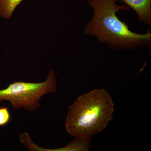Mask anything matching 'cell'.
Instances as JSON below:
<instances>
[{
	"mask_svg": "<svg viewBox=\"0 0 151 151\" xmlns=\"http://www.w3.org/2000/svg\"><path fill=\"white\" fill-rule=\"evenodd\" d=\"M23 0H0V17L9 19L16 8Z\"/></svg>",
	"mask_w": 151,
	"mask_h": 151,
	"instance_id": "8992f818",
	"label": "cell"
},
{
	"mask_svg": "<svg viewBox=\"0 0 151 151\" xmlns=\"http://www.w3.org/2000/svg\"><path fill=\"white\" fill-rule=\"evenodd\" d=\"M67 146L58 149V151H86L89 150L91 142V137H78Z\"/></svg>",
	"mask_w": 151,
	"mask_h": 151,
	"instance_id": "5b68a950",
	"label": "cell"
},
{
	"mask_svg": "<svg viewBox=\"0 0 151 151\" xmlns=\"http://www.w3.org/2000/svg\"><path fill=\"white\" fill-rule=\"evenodd\" d=\"M126 4L137 14L139 21L151 24V0H116Z\"/></svg>",
	"mask_w": 151,
	"mask_h": 151,
	"instance_id": "277c9868",
	"label": "cell"
},
{
	"mask_svg": "<svg viewBox=\"0 0 151 151\" xmlns=\"http://www.w3.org/2000/svg\"><path fill=\"white\" fill-rule=\"evenodd\" d=\"M116 0H87L94 11L91 20L85 25L86 35L95 37L113 50H133L150 47L151 32L144 34L130 30L129 26L117 16L120 10L129 11L126 5H119Z\"/></svg>",
	"mask_w": 151,
	"mask_h": 151,
	"instance_id": "6da1fadb",
	"label": "cell"
},
{
	"mask_svg": "<svg viewBox=\"0 0 151 151\" xmlns=\"http://www.w3.org/2000/svg\"><path fill=\"white\" fill-rule=\"evenodd\" d=\"M11 115L7 106L0 107V127H4L11 121Z\"/></svg>",
	"mask_w": 151,
	"mask_h": 151,
	"instance_id": "52a82bcc",
	"label": "cell"
},
{
	"mask_svg": "<svg viewBox=\"0 0 151 151\" xmlns=\"http://www.w3.org/2000/svg\"><path fill=\"white\" fill-rule=\"evenodd\" d=\"M56 76L52 69L43 82L14 81L5 89H0V104L8 101L14 109L23 108L32 112L40 107V100L42 96L56 92Z\"/></svg>",
	"mask_w": 151,
	"mask_h": 151,
	"instance_id": "3957f363",
	"label": "cell"
},
{
	"mask_svg": "<svg viewBox=\"0 0 151 151\" xmlns=\"http://www.w3.org/2000/svg\"><path fill=\"white\" fill-rule=\"evenodd\" d=\"M114 105L105 89L81 95L68 108L65 128L74 137H92L105 130L113 118Z\"/></svg>",
	"mask_w": 151,
	"mask_h": 151,
	"instance_id": "7a4b0ae2",
	"label": "cell"
}]
</instances>
